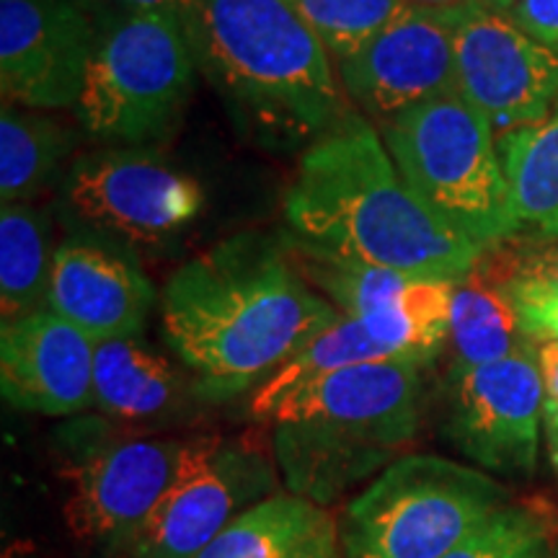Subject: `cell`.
<instances>
[{
	"mask_svg": "<svg viewBox=\"0 0 558 558\" xmlns=\"http://www.w3.org/2000/svg\"><path fill=\"white\" fill-rule=\"evenodd\" d=\"M341 313L313 290L295 254L243 233L173 271L160 295V329L207 401L259 388Z\"/></svg>",
	"mask_w": 558,
	"mask_h": 558,
	"instance_id": "cell-1",
	"label": "cell"
},
{
	"mask_svg": "<svg viewBox=\"0 0 558 558\" xmlns=\"http://www.w3.org/2000/svg\"><path fill=\"white\" fill-rule=\"evenodd\" d=\"M284 218L298 248L414 277L460 279L486 251L411 192L380 132L349 111L303 153Z\"/></svg>",
	"mask_w": 558,
	"mask_h": 558,
	"instance_id": "cell-2",
	"label": "cell"
},
{
	"mask_svg": "<svg viewBox=\"0 0 558 558\" xmlns=\"http://www.w3.org/2000/svg\"><path fill=\"white\" fill-rule=\"evenodd\" d=\"M248 411L275 424L271 448L284 492L331 507L403 458L422 424V365L337 369Z\"/></svg>",
	"mask_w": 558,
	"mask_h": 558,
	"instance_id": "cell-3",
	"label": "cell"
},
{
	"mask_svg": "<svg viewBox=\"0 0 558 558\" xmlns=\"http://www.w3.org/2000/svg\"><path fill=\"white\" fill-rule=\"evenodd\" d=\"M190 37L235 120L264 145L316 143L347 114L331 54L295 0H197Z\"/></svg>",
	"mask_w": 558,
	"mask_h": 558,
	"instance_id": "cell-4",
	"label": "cell"
},
{
	"mask_svg": "<svg viewBox=\"0 0 558 558\" xmlns=\"http://www.w3.org/2000/svg\"><path fill=\"white\" fill-rule=\"evenodd\" d=\"M411 192L481 248L518 233L494 130L460 94L418 104L380 130Z\"/></svg>",
	"mask_w": 558,
	"mask_h": 558,
	"instance_id": "cell-5",
	"label": "cell"
},
{
	"mask_svg": "<svg viewBox=\"0 0 558 558\" xmlns=\"http://www.w3.org/2000/svg\"><path fill=\"white\" fill-rule=\"evenodd\" d=\"M197 52L171 13L128 11L99 26L78 101L83 130L107 148H156L192 99Z\"/></svg>",
	"mask_w": 558,
	"mask_h": 558,
	"instance_id": "cell-6",
	"label": "cell"
},
{
	"mask_svg": "<svg viewBox=\"0 0 558 558\" xmlns=\"http://www.w3.org/2000/svg\"><path fill=\"white\" fill-rule=\"evenodd\" d=\"M507 505V488L486 471L403 456L347 505L341 558H442Z\"/></svg>",
	"mask_w": 558,
	"mask_h": 558,
	"instance_id": "cell-7",
	"label": "cell"
},
{
	"mask_svg": "<svg viewBox=\"0 0 558 558\" xmlns=\"http://www.w3.org/2000/svg\"><path fill=\"white\" fill-rule=\"evenodd\" d=\"M205 192L156 148H104L78 158L62 186V209L81 239L135 259L160 254L190 230Z\"/></svg>",
	"mask_w": 558,
	"mask_h": 558,
	"instance_id": "cell-8",
	"label": "cell"
},
{
	"mask_svg": "<svg viewBox=\"0 0 558 558\" xmlns=\"http://www.w3.org/2000/svg\"><path fill=\"white\" fill-rule=\"evenodd\" d=\"M277 494V476L256 448L194 437L184 463L153 509L128 558H197L239 514Z\"/></svg>",
	"mask_w": 558,
	"mask_h": 558,
	"instance_id": "cell-9",
	"label": "cell"
},
{
	"mask_svg": "<svg viewBox=\"0 0 558 558\" xmlns=\"http://www.w3.org/2000/svg\"><path fill=\"white\" fill-rule=\"evenodd\" d=\"M543 403L535 347L488 365L452 369L448 437L488 476L527 478L538 469Z\"/></svg>",
	"mask_w": 558,
	"mask_h": 558,
	"instance_id": "cell-10",
	"label": "cell"
},
{
	"mask_svg": "<svg viewBox=\"0 0 558 558\" xmlns=\"http://www.w3.org/2000/svg\"><path fill=\"white\" fill-rule=\"evenodd\" d=\"M192 439H111L70 469L65 522L88 546L124 556L169 492Z\"/></svg>",
	"mask_w": 558,
	"mask_h": 558,
	"instance_id": "cell-11",
	"label": "cell"
},
{
	"mask_svg": "<svg viewBox=\"0 0 558 558\" xmlns=\"http://www.w3.org/2000/svg\"><path fill=\"white\" fill-rule=\"evenodd\" d=\"M295 259L341 316L357 318L399 360L424 367L450 341L456 279L349 264L298 246Z\"/></svg>",
	"mask_w": 558,
	"mask_h": 558,
	"instance_id": "cell-12",
	"label": "cell"
},
{
	"mask_svg": "<svg viewBox=\"0 0 558 558\" xmlns=\"http://www.w3.org/2000/svg\"><path fill=\"white\" fill-rule=\"evenodd\" d=\"M99 26L86 0H0V88L24 109L78 107Z\"/></svg>",
	"mask_w": 558,
	"mask_h": 558,
	"instance_id": "cell-13",
	"label": "cell"
},
{
	"mask_svg": "<svg viewBox=\"0 0 558 558\" xmlns=\"http://www.w3.org/2000/svg\"><path fill=\"white\" fill-rule=\"evenodd\" d=\"M456 68L458 94L501 135L541 122L558 96V52L494 9L456 26Z\"/></svg>",
	"mask_w": 558,
	"mask_h": 558,
	"instance_id": "cell-14",
	"label": "cell"
},
{
	"mask_svg": "<svg viewBox=\"0 0 558 558\" xmlns=\"http://www.w3.org/2000/svg\"><path fill=\"white\" fill-rule=\"evenodd\" d=\"M456 26L458 21L407 9L357 54L339 62L347 94L383 122L458 94Z\"/></svg>",
	"mask_w": 558,
	"mask_h": 558,
	"instance_id": "cell-15",
	"label": "cell"
},
{
	"mask_svg": "<svg viewBox=\"0 0 558 558\" xmlns=\"http://www.w3.org/2000/svg\"><path fill=\"white\" fill-rule=\"evenodd\" d=\"M96 341L50 308L0 326V393L9 407L73 416L94 407Z\"/></svg>",
	"mask_w": 558,
	"mask_h": 558,
	"instance_id": "cell-16",
	"label": "cell"
},
{
	"mask_svg": "<svg viewBox=\"0 0 558 558\" xmlns=\"http://www.w3.org/2000/svg\"><path fill=\"white\" fill-rule=\"evenodd\" d=\"M156 288L130 254L75 235L54 248L47 308L99 341L140 337Z\"/></svg>",
	"mask_w": 558,
	"mask_h": 558,
	"instance_id": "cell-17",
	"label": "cell"
},
{
	"mask_svg": "<svg viewBox=\"0 0 558 558\" xmlns=\"http://www.w3.org/2000/svg\"><path fill=\"white\" fill-rule=\"evenodd\" d=\"M448 344L456 352L452 369L488 365L533 347L512 298V256L507 248H486L484 256L456 279Z\"/></svg>",
	"mask_w": 558,
	"mask_h": 558,
	"instance_id": "cell-18",
	"label": "cell"
},
{
	"mask_svg": "<svg viewBox=\"0 0 558 558\" xmlns=\"http://www.w3.org/2000/svg\"><path fill=\"white\" fill-rule=\"evenodd\" d=\"M197 558H341L329 509L277 492L239 514Z\"/></svg>",
	"mask_w": 558,
	"mask_h": 558,
	"instance_id": "cell-19",
	"label": "cell"
},
{
	"mask_svg": "<svg viewBox=\"0 0 558 558\" xmlns=\"http://www.w3.org/2000/svg\"><path fill=\"white\" fill-rule=\"evenodd\" d=\"M184 399V378L140 337L96 344L94 407L120 422H156Z\"/></svg>",
	"mask_w": 558,
	"mask_h": 558,
	"instance_id": "cell-20",
	"label": "cell"
},
{
	"mask_svg": "<svg viewBox=\"0 0 558 558\" xmlns=\"http://www.w3.org/2000/svg\"><path fill=\"white\" fill-rule=\"evenodd\" d=\"M514 220L558 239V104L548 117L499 140Z\"/></svg>",
	"mask_w": 558,
	"mask_h": 558,
	"instance_id": "cell-21",
	"label": "cell"
},
{
	"mask_svg": "<svg viewBox=\"0 0 558 558\" xmlns=\"http://www.w3.org/2000/svg\"><path fill=\"white\" fill-rule=\"evenodd\" d=\"M54 251L45 215L32 205L0 209V311L3 320L47 308Z\"/></svg>",
	"mask_w": 558,
	"mask_h": 558,
	"instance_id": "cell-22",
	"label": "cell"
},
{
	"mask_svg": "<svg viewBox=\"0 0 558 558\" xmlns=\"http://www.w3.org/2000/svg\"><path fill=\"white\" fill-rule=\"evenodd\" d=\"M70 150V135L58 122L3 104L0 111V199L26 205L50 184Z\"/></svg>",
	"mask_w": 558,
	"mask_h": 558,
	"instance_id": "cell-23",
	"label": "cell"
},
{
	"mask_svg": "<svg viewBox=\"0 0 558 558\" xmlns=\"http://www.w3.org/2000/svg\"><path fill=\"white\" fill-rule=\"evenodd\" d=\"M373 362H403L386 344L369 333L357 318L339 316L337 324L311 339L290 362H284L264 386L256 388L251 407L269 403L279 396L326 378V375L354 365H373Z\"/></svg>",
	"mask_w": 558,
	"mask_h": 558,
	"instance_id": "cell-24",
	"label": "cell"
},
{
	"mask_svg": "<svg viewBox=\"0 0 558 558\" xmlns=\"http://www.w3.org/2000/svg\"><path fill=\"white\" fill-rule=\"evenodd\" d=\"M326 52L339 62L357 54L409 9L403 0H295Z\"/></svg>",
	"mask_w": 558,
	"mask_h": 558,
	"instance_id": "cell-25",
	"label": "cell"
},
{
	"mask_svg": "<svg viewBox=\"0 0 558 558\" xmlns=\"http://www.w3.org/2000/svg\"><path fill=\"white\" fill-rule=\"evenodd\" d=\"M548 522L530 507L507 505L442 558H554Z\"/></svg>",
	"mask_w": 558,
	"mask_h": 558,
	"instance_id": "cell-26",
	"label": "cell"
},
{
	"mask_svg": "<svg viewBox=\"0 0 558 558\" xmlns=\"http://www.w3.org/2000/svg\"><path fill=\"white\" fill-rule=\"evenodd\" d=\"M512 298L518 305L522 329L530 339L558 341V292L512 277Z\"/></svg>",
	"mask_w": 558,
	"mask_h": 558,
	"instance_id": "cell-27",
	"label": "cell"
},
{
	"mask_svg": "<svg viewBox=\"0 0 558 558\" xmlns=\"http://www.w3.org/2000/svg\"><path fill=\"white\" fill-rule=\"evenodd\" d=\"M509 19L527 37L558 52V0H518Z\"/></svg>",
	"mask_w": 558,
	"mask_h": 558,
	"instance_id": "cell-28",
	"label": "cell"
},
{
	"mask_svg": "<svg viewBox=\"0 0 558 558\" xmlns=\"http://www.w3.org/2000/svg\"><path fill=\"white\" fill-rule=\"evenodd\" d=\"M512 277L558 292V246L509 251Z\"/></svg>",
	"mask_w": 558,
	"mask_h": 558,
	"instance_id": "cell-29",
	"label": "cell"
},
{
	"mask_svg": "<svg viewBox=\"0 0 558 558\" xmlns=\"http://www.w3.org/2000/svg\"><path fill=\"white\" fill-rule=\"evenodd\" d=\"M403 3L414 11H424V13H432V16L458 21V24L465 16H471V13L488 9L484 0H403Z\"/></svg>",
	"mask_w": 558,
	"mask_h": 558,
	"instance_id": "cell-30",
	"label": "cell"
},
{
	"mask_svg": "<svg viewBox=\"0 0 558 558\" xmlns=\"http://www.w3.org/2000/svg\"><path fill=\"white\" fill-rule=\"evenodd\" d=\"M535 354H538V369L546 401H558V341L541 339L538 347H535Z\"/></svg>",
	"mask_w": 558,
	"mask_h": 558,
	"instance_id": "cell-31",
	"label": "cell"
},
{
	"mask_svg": "<svg viewBox=\"0 0 558 558\" xmlns=\"http://www.w3.org/2000/svg\"><path fill=\"white\" fill-rule=\"evenodd\" d=\"M128 11H156V13H171V16L181 19L190 29L197 0H117Z\"/></svg>",
	"mask_w": 558,
	"mask_h": 558,
	"instance_id": "cell-32",
	"label": "cell"
},
{
	"mask_svg": "<svg viewBox=\"0 0 558 558\" xmlns=\"http://www.w3.org/2000/svg\"><path fill=\"white\" fill-rule=\"evenodd\" d=\"M546 445H548V460L554 465V471L558 473V432H548L546 435Z\"/></svg>",
	"mask_w": 558,
	"mask_h": 558,
	"instance_id": "cell-33",
	"label": "cell"
},
{
	"mask_svg": "<svg viewBox=\"0 0 558 558\" xmlns=\"http://www.w3.org/2000/svg\"><path fill=\"white\" fill-rule=\"evenodd\" d=\"M484 3L494 11H507V9H514V3H518V0H484Z\"/></svg>",
	"mask_w": 558,
	"mask_h": 558,
	"instance_id": "cell-34",
	"label": "cell"
},
{
	"mask_svg": "<svg viewBox=\"0 0 558 558\" xmlns=\"http://www.w3.org/2000/svg\"><path fill=\"white\" fill-rule=\"evenodd\" d=\"M554 558H558V541H556V548H554Z\"/></svg>",
	"mask_w": 558,
	"mask_h": 558,
	"instance_id": "cell-35",
	"label": "cell"
}]
</instances>
